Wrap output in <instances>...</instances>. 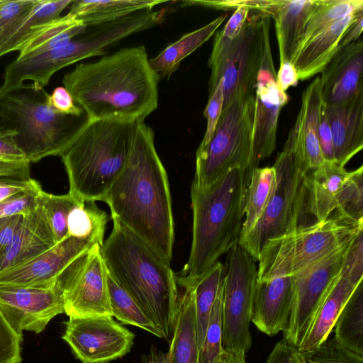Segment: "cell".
Listing matches in <instances>:
<instances>
[{
  "label": "cell",
  "mask_w": 363,
  "mask_h": 363,
  "mask_svg": "<svg viewBox=\"0 0 363 363\" xmlns=\"http://www.w3.org/2000/svg\"><path fill=\"white\" fill-rule=\"evenodd\" d=\"M323 107L320 77L306 87L301 96V106L294 125V151L301 170L307 172L325 161L318 140L319 123Z\"/></svg>",
  "instance_id": "cell-21"
},
{
  "label": "cell",
  "mask_w": 363,
  "mask_h": 363,
  "mask_svg": "<svg viewBox=\"0 0 363 363\" xmlns=\"http://www.w3.org/2000/svg\"><path fill=\"white\" fill-rule=\"evenodd\" d=\"M79 202L69 192L63 195L49 194L43 190L40 195V203L52 231L56 242L67 237V218L72 208Z\"/></svg>",
  "instance_id": "cell-38"
},
{
  "label": "cell",
  "mask_w": 363,
  "mask_h": 363,
  "mask_svg": "<svg viewBox=\"0 0 363 363\" xmlns=\"http://www.w3.org/2000/svg\"><path fill=\"white\" fill-rule=\"evenodd\" d=\"M362 26L363 11H361L356 14L352 22L344 31L338 43L337 50L359 39L362 32Z\"/></svg>",
  "instance_id": "cell-56"
},
{
  "label": "cell",
  "mask_w": 363,
  "mask_h": 363,
  "mask_svg": "<svg viewBox=\"0 0 363 363\" xmlns=\"http://www.w3.org/2000/svg\"><path fill=\"white\" fill-rule=\"evenodd\" d=\"M315 0H272L266 14L274 21L280 64L293 63L303 41Z\"/></svg>",
  "instance_id": "cell-23"
},
{
  "label": "cell",
  "mask_w": 363,
  "mask_h": 363,
  "mask_svg": "<svg viewBox=\"0 0 363 363\" xmlns=\"http://www.w3.org/2000/svg\"><path fill=\"white\" fill-rule=\"evenodd\" d=\"M228 16V13L222 14L204 26L184 34L155 57L149 59V64L160 80H168L182 61L206 43Z\"/></svg>",
  "instance_id": "cell-29"
},
{
  "label": "cell",
  "mask_w": 363,
  "mask_h": 363,
  "mask_svg": "<svg viewBox=\"0 0 363 363\" xmlns=\"http://www.w3.org/2000/svg\"><path fill=\"white\" fill-rule=\"evenodd\" d=\"M100 254L111 277L138 304L171 340L176 325L179 291L176 274L149 245L116 220Z\"/></svg>",
  "instance_id": "cell-3"
},
{
  "label": "cell",
  "mask_w": 363,
  "mask_h": 363,
  "mask_svg": "<svg viewBox=\"0 0 363 363\" xmlns=\"http://www.w3.org/2000/svg\"><path fill=\"white\" fill-rule=\"evenodd\" d=\"M13 136V133L0 129V160L12 162L25 161V155L16 145Z\"/></svg>",
  "instance_id": "cell-53"
},
{
  "label": "cell",
  "mask_w": 363,
  "mask_h": 363,
  "mask_svg": "<svg viewBox=\"0 0 363 363\" xmlns=\"http://www.w3.org/2000/svg\"><path fill=\"white\" fill-rule=\"evenodd\" d=\"M73 0H36L33 7L16 32L0 51V57L20 49L48 23L60 17V13Z\"/></svg>",
  "instance_id": "cell-31"
},
{
  "label": "cell",
  "mask_w": 363,
  "mask_h": 363,
  "mask_svg": "<svg viewBox=\"0 0 363 363\" xmlns=\"http://www.w3.org/2000/svg\"><path fill=\"white\" fill-rule=\"evenodd\" d=\"M332 133L334 160L344 166L363 147V93L335 105H323Z\"/></svg>",
  "instance_id": "cell-22"
},
{
  "label": "cell",
  "mask_w": 363,
  "mask_h": 363,
  "mask_svg": "<svg viewBox=\"0 0 363 363\" xmlns=\"http://www.w3.org/2000/svg\"><path fill=\"white\" fill-rule=\"evenodd\" d=\"M179 303L176 325L170 340V363H199L194 284L189 279L176 275Z\"/></svg>",
  "instance_id": "cell-25"
},
{
  "label": "cell",
  "mask_w": 363,
  "mask_h": 363,
  "mask_svg": "<svg viewBox=\"0 0 363 363\" xmlns=\"http://www.w3.org/2000/svg\"><path fill=\"white\" fill-rule=\"evenodd\" d=\"M97 246L91 240L68 236L30 261L0 272V285H54L72 262Z\"/></svg>",
  "instance_id": "cell-17"
},
{
  "label": "cell",
  "mask_w": 363,
  "mask_h": 363,
  "mask_svg": "<svg viewBox=\"0 0 363 363\" xmlns=\"http://www.w3.org/2000/svg\"><path fill=\"white\" fill-rule=\"evenodd\" d=\"M183 278L191 280L194 284L197 342L199 350L203 342L211 311L223 281L224 265L218 261L199 277Z\"/></svg>",
  "instance_id": "cell-33"
},
{
  "label": "cell",
  "mask_w": 363,
  "mask_h": 363,
  "mask_svg": "<svg viewBox=\"0 0 363 363\" xmlns=\"http://www.w3.org/2000/svg\"><path fill=\"white\" fill-rule=\"evenodd\" d=\"M223 105L222 79L209 94L203 114L206 118V128L199 147L205 146L211 140L221 116Z\"/></svg>",
  "instance_id": "cell-46"
},
{
  "label": "cell",
  "mask_w": 363,
  "mask_h": 363,
  "mask_svg": "<svg viewBox=\"0 0 363 363\" xmlns=\"http://www.w3.org/2000/svg\"><path fill=\"white\" fill-rule=\"evenodd\" d=\"M50 106L57 112L65 114H79L84 111L74 101L69 91L65 86H57L49 95Z\"/></svg>",
  "instance_id": "cell-50"
},
{
  "label": "cell",
  "mask_w": 363,
  "mask_h": 363,
  "mask_svg": "<svg viewBox=\"0 0 363 363\" xmlns=\"http://www.w3.org/2000/svg\"><path fill=\"white\" fill-rule=\"evenodd\" d=\"M303 363H363V354L351 351L329 337L316 349L302 353Z\"/></svg>",
  "instance_id": "cell-42"
},
{
  "label": "cell",
  "mask_w": 363,
  "mask_h": 363,
  "mask_svg": "<svg viewBox=\"0 0 363 363\" xmlns=\"http://www.w3.org/2000/svg\"><path fill=\"white\" fill-rule=\"evenodd\" d=\"M142 363H170L169 352H163L152 347L143 358Z\"/></svg>",
  "instance_id": "cell-58"
},
{
  "label": "cell",
  "mask_w": 363,
  "mask_h": 363,
  "mask_svg": "<svg viewBox=\"0 0 363 363\" xmlns=\"http://www.w3.org/2000/svg\"><path fill=\"white\" fill-rule=\"evenodd\" d=\"M335 340L344 347L363 354V288L361 283L338 315L334 327Z\"/></svg>",
  "instance_id": "cell-34"
},
{
  "label": "cell",
  "mask_w": 363,
  "mask_h": 363,
  "mask_svg": "<svg viewBox=\"0 0 363 363\" xmlns=\"http://www.w3.org/2000/svg\"><path fill=\"white\" fill-rule=\"evenodd\" d=\"M23 219L19 215L0 218V257L10 246Z\"/></svg>",
  "instance_id": "cell-52"
},
{
  "label": "cell",
  "mask_w": 363,
  "mask_h": 363,
  "mask_svg": "<svg viewBox=\"0 0 363 363\" xmlns=\"http://www.w3.org/2000/svg\"><path fill=\"white\" fill-rule=\"evenodd\" d=\"M40 184L35 179L0 177V203L9 197Z\"/></svg>",
  "instance_id": "cell-51"
},
{
  "label": "cell",
  "mask_w": 363,
  "mask_h": 363,
  "mask_svg": "<svg viewBox=\"0 0 363 363\" xmlns=\"http://www.w3.org/2000/svg\"><path fill=\"white\" fill-rule=\"evenodd\" d=\"M273 167L277 180L272 197L255 227L240 237L238 242L256 262L267 240L298 226V193L306 174L301 170L294 155L291 130Z\"/></svg>",
  "instance_id": "cell-10"
},
{
  "label": "cell",
  "mask_w": 363,
  "mask_h": 363,
  "mask_svg": "<svg viewBox=\"0 0 363 363\" xmlns=\"http://www.w3.org/2000/svg\"><path fill=\"white\" fill-rule=\"evenodd\" d=\"M69 317L111 315L107 271L97 246L72 262L57 278Z\"/></svg>",
  "instance_id": "cell-12"
},
{
  "label": "cell",
  "mask_w": 363,
  "mask_h": 363,
  "mask_svg": "<svg viewBox=\"0 0 363 363\" xmlns=\"http://www.w3.org/2000/svg\"><path fill=\"white\" fill-rule=\"evenodd\" d=\"M351 172L335 161H324L303 177L298 193V217L303 211L314 222L327 219L335 211L342 189Z\"/></svg>",
  "instance_id": "cell-19"
},
{
  "label": "cell",
  "mask_w": 363,
  "mask_h": 363,
  "mask_svg": "<svg viewBox=\"0 0 363 363\" xmlns=\"http://www.w3.org/2000/svg\"><path fill=\"white\" fill-rule=\"evenodd\" d=\"M357 13L319 31L303 45L293 62L298 80H306L322 72L337 52L341 36Z\"/></svg>",
  "instance_id": "cell-26"
},
{
  "label": "cell",
  "mask_w": 363,
  "mask_h": 363,
  "mask_svg": "<svg viewBox=\"0 0 363 363\" xmlns=\"http://www.w3.org/2000/svg\"><path fill=\"white\" fill-rule=\"evenodd\" d=\"M270 20L269 16L250 10L242 31L232 42L214 38L208 60V93L222 79L223 108L237 98L255 96Z\"/></svg>",
  "instance_id": "cell-9"
},
{
  "label": "cell",
  "mask_w": 363,
  "mask_h": 363,
  "mask_svg": "<svg viewBox=\"0 0 363 363\" xmlns=\"http://www.w3.org/2000/svg\"><path fill=\"white\" fill-rule=\"evenodd\" d=\"M0 313L16 333H40L65 313L63 289L57 281L48 286L0 285Z\"/></svg>",
  "instance_id": "cell-15"
},
{
  "label": "cell",
  "mask_w": 363,
  "mask_h": 363,
  "mask_svg": "<svg viewBox=\"0 0 363 363\" xmlns=\"http://www.w3.org/2000/svg\"><path fill=\"white\" fill-rule=\"evenodd\" d=\"M164 1L158 0H77L69 11L86 26L112 22L142 11L152 9Z\"/></svg>",
  "instance_id": "cell-28"
},
{
  "label": "cell",
  "mask_w": 363,
  "mask_h": 363,
  "mask_svg": "<svg viewBox=\"0 0 363 363\" xmlns=\"http://www.w3.org/2000/svg\"><path fill=\"white\" fill-rule=\"evenodd\" d=\"M246 172L233 169L213 184H191L192 240L180 277L197 278L238 243L244 218Z\"/></svg>",
  "instance_id": "cell-5"
},
{
  "label": "cell",
  "mask_w": 363,
  "mask_h": 363,
  "mask_svg": "<svg viewBox=\"0 0 363 363\" xmlns=\"http://www.w3.org/2000/svg\"><path fill=\"white\" fill-rule=\"evenodd\" d=\"M217 363H246L245 354L224 349Z\"/></svg>",
  "instance_id": "cell-59"
},
{
  "label": "cell",
  "mask_w": 363,
  "mask_h": 363,
  "mask_svg": "<svg viewBox=\"0 0 363 363\" xmlns=\"http://www.w3.org/2000/svg\"><path fill=\"white\" fill-rule=\"evenodd\" d=\"M340 274L356 282H362L363 232H361L348 245Z\"/></svg>",
  "instance_id": "cell-45"
},
{
  "label": "cell",
  "mask_w": 363,
  "mask_h": 363,
  "mask_svg": "<svg viewBox=\"0 0 363 363\" xmlns=\"http://www.w3.org/2000/svg\"><path fill=\"white\" fill-rule=\"evenodd\" d=\"M276 75L269 34L265 40L255 94L250 175L259 162L274 151L279 113L289 101L288 95L279 86Z\"/></svg>",
  "instance_id": "cell-16"
},
{
  "label": "cell",
  "mask_w": 363,
  "mask_h": 363,
  "mask_svg": "<svg viewBox=\"0 0 363 363\" xmlns=\"http://www.w3.org/2000/svg\"><path fill=\"white\" fill-rule=\"evenodd\" d=\"M62 338L82 363H108L130 351L135 335L111 315L69 317Z\"/></svg>",
  "instance_id": "cell-14"
},
{
  "label": "cell",
  "mask_w": 363,
  "mask_h": 363,
  "mask_svg": "<svg viewBox=\"0 0 363 363\" xmlns=\"http://www.w3.org/2000/svg\"><path fill=\"white\" fill-rule=\"evenodd\" d=\"M159 81L145 48L140 45L79 64L62 83L91 121H143L157 108Z\"/></svg>",
  "instance_id": "cell-2"
},
{
  "label": "cell",
  "mask_w": 363,
  "mask_h": 363,
  "mask_svg": "<svg viewBox=\"0 0 363 363\" xmlns=\"http://www.w3.org/2000/svg\"><path fill=\"white\" fill-rule=\"evenodd\" d=\"M255 96L237 98L223 108L214 133L196 153L192 185L206 189L233 169L246 172V187L250 177L255 118Z\"/></svg>",
  "instance_id": "cell-8"
},
{
  "label": "cell",
  "mask_w": 363,
  "mask_h": 363,
  "mask_svg": "<svg viewBox=\"0 0 363 363\" xmlns=\"http://www.w3.org/2000/svg\"><path fill=\"white\" fill-rule=\"evenodd\" d=\"M335 214L353 220H363V167L352 171L340 194Z\"/></svg>",
  "instance_id": "cell-40"
},
{
  "label": "cell",
  "mask_w": 363,
  "mask_h": 363,
  "mask_svg": "<svg viewBox=\"0 0 363 363\" xmlns=\"http://www.w3.org/2000/svg\"><path fill=\"white\" fill-rule=\"evenodd\" d=\"M323 105L347 101L363 93V40L339 49L322 71Z\"/></svg>",
  "instance_id": "cell-18"
},
{
  "label": "cell",
  "mask_w": 363,
  "mask_h": 363,
  "mask_svg": "<svg viewBox=\"0 0 363 363\" xmlns=\"http://www.w3.org/2000/svg\"><path fill=\"white\" fill-rule=\"evenodd\" d=\"M361 283L362 282H356L339 274L318 309L303 342L298 347L301 353L316 349L329 337L338 315Z\"/></svg>",
  "instance_id": "cell-27"
},
{
  "label": "cell",
  "mask_w": 363,
  "mask_h": 363,
  "mask_svg": "<svg viewBox=\"0 0 363 363\" xmlns=\"http://www.w3.org/2000/svg\"><path fill=\"white\" fill-rule=\"evenodd\" d=\"M139 122H90L61 157L72 196L82 202L103 201L127 163Z\"/></svg>",
  "instance_id": "cell-6"
},
{
  "label": "cell",
  "mask_w": 363,
  "mask_h": 363,
  "mask_svg": "<svg viewBox=\"0 0 363 363\" xmlns=\"http://www.w3.org/2000/svg\"><path fill=\"white\" fill-rule=\"evenodd\" d=\"M183 3L186 6L196 4L205 7L223 10L235 9L241 6H247L252 11H257L266 14V11L270 6L272 0L186 1Z\"/></svg>",
  "instance_id": "cell-47"
},
{
  "label": "cell",
  "mask_w": 363,
  "mask_h": 363,
  "mask_svg": "<svg viewBox=\"0 0 363 363\" xmlns=\"http://www.w3.org/2000/svg\"><path fill=\"white\" fill-rule=\"evenodd\" d=\"M56 243L40 203L34 211L23 216L10 246L0 257V272L30 261Z\"/></svg>",
  "instance_id": "cell-24"
},
{
  "label": "cell",
  "mask_w": 363,
  "mask_h": 363,
  "mask_svg": "<svg viewBox=\"0 0 363 363\" xmlns=\"http://www.w3.org/2000/svg\"><path fill=\"white\" fill-rule=\"evenodd\" d=\"M276 180L273 166L257 167L252 172L244 195L245 219L240 237L249 233L259 220L272 197Z\"/></svg>",
  "instance_id": "cell-30"
},
{
  "label": "cell",
  "mask_w": 363,
  "mask_h": 363,
  "mask_svg": "<svg viewBox=\"0 0 363 363\" xmlns=\"http://www.w3.org/2000/svg\"><path fill=\"white\" fill-rule=\"evenodd\" d=\"M265 363H303V357L298 347L283 338L276 343Z\"/></svg>",
  "instance_id": "cell-49"
},
{
  "label": "cell",
  "mask_w": 363,
  "mask_h": 363,
  "mask_svg": "<svg viewBox=\"0 0 363 363\" xmlns=\"http://www.w3.org/2000/svg\"><path fill=\"white\" fill-rule=\"evenodd\" d=\"M360 11H363L362 0H315L306 24L302 46L319 31Z\"/></svg>",
  "instance_id": "cell-37"
},
{
  "label": "cell",
  "mask_w": 363,
  "mask_h": 363,
  "mask_svg": "<svg viewBox=\"0 0 363 363\" xmlns=\"http://www.w3.org/2000/svg\"><path fill=\"white\" fill-rule=\"evenodd\" d=\"M35 2L36 0H0V51Z\"/></svg>",
  "instance_id": "cell-41"
},
{
  "label": "cell",
  "mask_w": 363,
  "mask_h": 363,
  "mask_svg": "<svg viewBox=\"0 0 363 363\" xmlns=\"http://www.w3.org/2000/svg\"><path fill=\"white\" fill-rule=\"evenodd\" d=\"M109 219L108 215L95 201L79 202L68 215V235L91 240L101 247Z\"/></svg>",
  "instance_id": "cell-35"
},
{
  "label": "cell",
  "mask_w": 363,
  "mask_h": 363,
  "mask_svg": "<svg viewBox=\"0 0 363 363\" xmlns=\"http://www.w3.org/2000/svg\"><path fill=\"white\" fill-rule=\"evenodd\" d=\"M276 80L279 86L284 92L289 87L295 86L298 83V77L293 63L280 64Z\"/></svg>",
  "instance_id": "cell-57"
},
{
  "label": "cell",
  "mask_w": 363,
  "mask_h": 363,
  "mask_svg": "<svg viewBox=\"0 0 363 363\" xmlns=\"http://www.w3.org/2000/svg\"><path fill=\"white\" fill-rule=\"evenodd\" d=\"M23 335L16 333L0 313V363H21Z\"/></svg>",
  "instance_id": "cell-44"
},
{
  "label": "cell",
  "mask_w": 363,
  "mask_h": 363,
  "mask_svg": "<svg viewBox=\"0 0 363 363\" xmlns=\"http://www.w3.org/2000/svg\"><path fill=\"white\" fill-rule=\"evenodd\" d=\"M256 261L238 243L228 252L223 291V346L246 354L252 345L250 324L257 281Z\"/></svg>",
  "instance_id": "cell-11"
},
{
  "label": "cell",
  "mask_w": 363,
  "mask_h": 363,
  "mask_svg": "<svg viewBox=\"0 0 363 363\" xmlns=\"http://www.w3.org/2000/svg\"><path fill=\"white\" fill-rule=\"evenodd\" d=\"M43 191L40 184L17 193L0 203V218L26 216L34 211L40 205V195Z\"/></svg>",
  "instance_id": "cell-43"
},
{
  "label": "cell",
  "mask_w": 363,
  "mask_h": 363,
  "mask_svg": "<svg viewBox=\"0 0 363 363\" xmlns=\"http://www.w3.org/2000/svg\"><path fill=\"white\" fill-rule=\"evenodd\" d=\"M45 87L22 84L0 89V129L14 133V140L29 162L62 157L90 123L87 114H65L49 103Z\"/></svg>",
  "instance_id": "cell-4"
},
{
  "label": "cell",
  "mask_w": 363,
  "mask_h": 363,
  "mask_svg": "<svg viewBox=\"0 0 363 363\" xmlns=\"http://www.w3.org/2000/svg\"><path fill=\"white\" fill-rule=\"evenodd\" d=\"M361 232L363 220H353L336 214L267 240L257 268V280L294 276L349 245Z\"/></svg>",
  "instance_id": "cell-7"
},
{
  "label": "cell",
  "mask_w": 363,
  "mask_h": 363,
  "mask_svg": "<svg viewBox=\"0 0 363 363\" xmlns=\"http://www.w3.org/2000/svg\"><path fill=\"white\" fill-rule=\"evenodd\" d=\"M294 291V279L291 276L257 281L251 321L259 331L274 336L286 328Z\"/></svg>",
  "instance_id": "cell-20"
},
{
  "label": "cell",
  "mask_w": 363,
  "mask_h": 363,
  "mask_svg": "<svg viewBox=\"0 0 363 363\" xmlns=\"http://www.w3.org/2000/svg\"><path fill=\"white\" fill-rule=\"evenodd\" d=\"M86 28L67 13L41 28L20 49L18 56L30 55L62 47L84 33Z\"/></svg>",
  "instance_id": "cell-32"
},
{
  "label": "cell",
  "mask_w": 363,
  "mask_h": 363,
  "mask_svg": "<svg viewBox=\"0 0 363 363\" xmlns=\"http://www.w3.org/2000/svg\"><path fill=\"white\" fill-rule=\"evenodd\" d=\"M223 291V281L211 311L203 342L199 351V363H217L224 350L222 318Z\"/></svg>",
  "instance_id": "cell-39"
},
{
  "label": "cell",
  "mask_w": 363,
  "mask_h": 363,
  "mask_svg": "<svg viewBox=\"0 0 363 363\" xmlns=\"http://www.w3.org/2000/svg\"><path fill=\"white\" fill-rule=\"evenodd\" d=\"M103 202L116 220L171 264L174 241L167 172L157 152L153 130L140 121L131 152Z\"/></svg>",
  "instance_id": "cell-1"
},
{
  "label": "cell",
  "mask_w": 363,
  "mask_h": 363,
  "mask_svg": "<svg viewBox=\"0 0 363 363\" xmlns=\"http://www.w3.org/2000/svg\"><path fill=\"white\" fill-rule=\"evenodd\" d=\"M107 283L111 315L124 324L133 325L163 338L159 328L147 316L135 301L108 274Z\"/></svg>",
  "instance_id": "cell-36"
},
{
  "label": "cell",
  "mask_w": 363,
  "mask_h": 363,
  "mask_svg": "<svg viewBox=\"0 0 363 363\" xmlns=\"http://www.w3.org/2000/svg\"><path fill=\"white\" fill-rule=\"evenodd\" d=\"M318 140L324 160L335 161L332 133L326 117L322 111L319 123Z\"/></svg>",
  "instance_id": "cell-54"
},
{
  "label": "cell",
  "mask_w": 363,
  "mask_h": 363,
  "mask_svg": "<svg viewBox=\"0 0 363 363\" xmlns=\"http://www.w3.org/2000/svg\"><path fill=\"white\" fill-rule=\"evenodd\" d=\"M350 245V244H349ZM347 246L330 254L296 274L294 279V301L283 338L298 347L315 313L338 277Z\"/></svg>",
  "instance_id": "cell-13"
},
{
  "label": "cell",
  "mask_w": 363,
  "mask_h": 363,
  "mask_svg": "<svg viewBox=\"0 0 363 363\" xmlns=\"http://www.w3.org/2000/svg\"><path fill=\"white\" fill-rule=\"evenodd\" d=\"M0 177L29 179L30 162L26 160L12 162L0 160Z\"/></svg>",
  "instance_id": "cell-55"
},
{
  "label": "cell",
  "mask_w": 363,
  "mask_h": 363,
  "mask_svg": "<svg viewBox=\"0 0 363 363\" xmlns=\"http://www.w3.org/2000/svg\"><path fill=\"white\" fill-rule=\"evenodd\" d=\"M250 12V9L247 6L235 9L224 27L215 36L223 42H232L242 31Z\"/></svg>",
  "instance_id": "cell-48"
}]
</instances>
